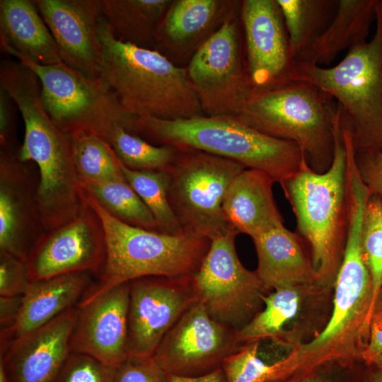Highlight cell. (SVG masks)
I'll return each instance as SVG.
<instances>
[{
	"label": "cell",
	"mask_w": 382,
	"mask_h": 382,
	"mask_svg": "<svg viewBox=\"0 0 382 382\" xmlns=\"http://www.w3.org/2000/svg\"><path fill=\"white\" fill-rule=\"evenodd\" d=\"M342 108L333 113L334 156L330 168L317 173L303 160L298 170L279 185L296 217V233L308 245L316 284H334L348 227L347 159L341 127Z\"/></svg>",
	"instance_id": "cell-1"
},
{
	"label": "cell",
	"mask_w": 382,
	"mask_h": 382,
	"mask_svg": "<svg viewBox=\"0 0 382 382\" xmlns=\"http://www.w3.org/2000/svg\"><path fill=\"white\" fill-rule=\"evenodd\" d=\"M99 35L103 47L99 78L126 113L163 120L204 115L186 67L155 49L117 38L103 17Z\"/></svg>",
	"instance_id": "cell-2"
},
{
	"label": "cell",
	"mask_w": 382,
	"mask_h": 382,
	"mask_svg": "<svg viewBox=\"0 0 382 382\" xmlns=\"http://www.w3.org/2000/svg\"><path fill=\"white\" fill-rule=\"evenodd\" d=\"M132 132L154 145L195 149L234 161L267 173L279 184L294 174L306 158L296 143L267 136L237 116L137 117Z\"/></svg>",
	"instance_id": "cell-3"
},
{
	"label": "cell",
	"mask_w": 382,
	"mask_h": 382,
	"mask_svg": "<svg viewBox=\"0 0 382 382\" xmlns=\"http://www.w3.org/2000/svg\"><path fill=\"white\" fill-rule=\"evenodd\" d=\"M85 200L101 221L106 257L98 282L90 286L78 305L137 279L192 275L208 252L211 241L206 238L134 226L112 216L86 192Z\"/></svg>",
	"instance_id": "cell-4"
},
{
	"label": "cell",
	"mask_w": 382,
	"mask_h": 382,
	"mask_svg": "<svg viewBox=\"0 0 382 382\" xmlns=\"http://www.w3.org/2000/svg\"><path fill=\"white\" fill-rule=\"evenodd\" d=\"M365 206L348 208V227L342 260L334 282L331 317L312 340L294 347L298 359L294 376L310 374L332 363L352 364L367 339L371 319L372 286L361 248Z\"/></svg>",
	"instance_id": "cell-5"
},
{
	"label": "cell",
	"mask_w": 382,
	"mask_h": 382,
	"mask_svg": "<svg viewBox=\"0 0 382 382\" xmlns=\"http://www.w3.org/2000/svg\"><path fill=\"white\" fill-rule=\"evenodd\" d=\"M376 29L369 41L349 48L332 67L295 62L291 80L312 83L337 100L353 132L356 152H382V0L376 6Z\"/></svg>",
	"instance_id": "cell-6"
},
{
	"label": "cell",
	"mask_w": 382,
	"mask_h": 382,
	"mask_svg": "<svg viewBox=\"0 0 382 382\" xmlns=\"http://www.w3.org/2000/svg\"><path fill=\"white\" fill-rule=\"evenodd\" d=\"M331 99L312 83L292 80L253 91L237 117L267 136L296 143L309 166L322 173L330 168L334 156Z\"/></svg>",
	"instance_id": "cell-7"
},
{
	"label": "cell",
	"mask_w": 382,
	"mask_h": 382,
	"mask_svg": "<svg viewBox=\"0 0 382 382\" xmlns=\"http://www.w3.org/2000/svg\"><path fill=\"white\" fill-rule=\"evenodd\" d=\"M1 48L33 70L41 85L43 106L55 125L69 137L79 133L105 139L116 124L132 132L135 120L125 112L99 77L88 76L64 62L42 65L33 62L5 42Z\"/></svg>",
	"instance_id": "cell-8"
},
{
	"label": "cell",
	"mask_w": 382,
	"mask_h": 382,
	"mask_svg": "<svg viewBox=\"0 0 382 382\" xmlns=\"http://www.w3.org/2000/svg\"><path fill=\"white\" fill-rule=\"evenodd\" d=\"M245 168L202 151L177 149L166 170L168 198L185 232L212 241L233 231L224 218L223 203L232 181Z\"/></svg>",
	"instance_id": "cell-9"
},
{
	"label": "cell",
	"mask_w": 382,
	"mask_h": 382,
	"mask_svg": "<svg viewBox=\"0 0 382 382\" xmlns=\"http://www.w3.org/2000/svg\"><path fill=\"white\" fill-rule=\"evenodd\" d=\"M240 9L241 5L200 46L186 66L204 115L238 116L253 93Z\"/></svg>",
	"instance_id": "cell-10"
},
{
	"label": "cell",
	"mask_w": 382,
	"mask_h": 382,
	"mask_svg": "<svg viewBox=\"0 0 382 382\" xmlns=\"http://www.w3.org/2000/svg\"><path fill=\"white\" fill-rule=\"evenodd\" d=\"M231 231L211 241L199 270L192 276L198 301L216 321L241 330L260 311L267 289L255 271L241 262Z\"/></svg>",
	"instance_id": "cell-11"
},
{
	"label": "cell",
	"mask_w": 382,
	"mask_h": 382,
	"mask_svg": "<svg viewBox=\"0 0 382 382\" xmlns=\"http://www.w3.org/2000/svg\"><path fill=\"white\" fill-rule=\"evenodd\" d=\"M236 333L237 330L212 318L197 301L168 331L153 358L166 374L205 375L220 368L241 347Z\"/></svg>",
	"instance_id": "cell-12"
},
{
	"label": "cell",
	"mask_w": 382,
	"mask_h": 382,
	"mask_svg": "<svg viewBox=\"0 0 382 382\" xmlns=\"http://www.w3.org/2000/svg\"><path fill=\"white\" fill-rule=\"evenodd\" d=\"M106 257L101 221L86 206L73 219L44 233L25 261L29 282L79 272L99 274Z\"/></svg>",
	"instance_id": "cell-13"
},
{
	"label": "cell",
	"mask_w": 382,
	"mask_h": 382,
	"mask_svg": "<svg viewBox=\"0 0 382 382\" xmlns=\"http://www.w3.org/2000/svg\"><path fill=\"white\" fill-rule=\"evenodd\" d=\"M192 276L146 277L129 282L128 355L153 357L168 331L197 301Z\"/></svg>",
	"instance_id": "cell-14"
},
{
	"label": "cell",
	"mask_w": 382,
	"mask_h": 382,
	"mask_svg": "<svg viewBox=\"0 0 382 382\" xmlns=\"http://www.w3.org/2000/svg\"><path fill=\"white\" fill-rule=\"evenodd\" d=\"M240 17L253 91L269 89L292 81L295 60L277 0L241 1Z\"/></svg>",
	"instance_id": "cell-15"
},
{
	"label": "cell",
	"mask_w": 382,
	"mask_h": 382,
	"mask_svg": "<svg viewBox=\"0 0 382 382\" xmlns=\"http://www.w3.org/2000/svg\"><path fill=\"white\" fill-rule=\"evenodd\" d=\"M33 1L56 42L62 62L88 76L99 77L102 0Z\"/></svg>",
	"instance_id": "cell-16"
},
{
	"label": "cell",
	"mask_w": 382,
	"mask_h": 382,
	"mask_svg": "<svg viewBox=\"0 0 382 382\" xmlns=\"http://www.w3.org/2000/svg\"><path fill=\"white\" fill-rule=\"evenodd\" d=\"M0 250L26 261L44 233L28 171L9 144L1 146Z\"/></svg>",
	"instance_id": "cell-17"
},
{
	"label": "cell",
	"mask_w": 382,
	"mask_h": 382,
	"mask_svg": "<svg viewBox=\"0 0 382 382\" xmlns=\"http://www.w3.org/2000/svg\"><path fill=\"white\" fill-rule=\"evenodd\" d=\"M129 303L127 282L77 305L71 352L87 354L113 367L119 366L128 356Z\"/></svg>",
	"instance_id": "cell-18"
},
{
	"label": "cell",
	"mask_w": 382,
	"mask_h": 382,
	"mask_svg": "<svg viewBox=\"0 0 382 382\" xmlns=\"http://www.w3.org/2000/svg\"><path fill=\"white\" fill-rule=\"evenodd\" d=\"M77 316V306H72L1 348L0 360L12 382L53 381L71 353Z\"/></svg>",
	"instance_id": "cell-19"
},
{
	"label": "cell",
	"mask_w": 382,
	"mask_h": 382,
	"mask_svg": "<svg viewBox=\"0 0 382 382\" xmlns=\"http://www.w3.org/2000/svg\"><path fill=\"white\" fill-rule=\"evenodd\" d=\"M241 1L173 0L154 38V48L174 64L190 59Z\"/></svg>",
	"instance_id": "cell-20"
},
{
	"label": "cell",
	"mask_w": 382,
	"mask_h": 382,
	"mask_svg": "<svg viewBox=\"0 0 382 382\" xmlns=\"http://www.w3.org/2000/svg\"><path fill=\"white\" fill-rule=\"evenodd\" d=\"M274 181L267 173L243 169L232 181L226 194L223 212L233 231L251 238L284 225V219L275 202Z\"/></svg>",
	"instance_id": "cell-21"
},
{
	"label": "cell",
	"mask_w": 382,
	"mask_h": 382,
	"mask_svg": "<svg viewBox=\"0 0 382 382\" xmlns=\"http://www.w3.org/2000/svg\"><path fill=\"white\" fill-rule=\"evenodd\" d=\"M257 267L267 291L289 286L316 284V275L305 242L296 233L281 225L252 238Z\"/></svg>",
	"instance_id": "cell-22"
},
{
	"label": "cell",
	"mask_w": 382,
	"mask_h": 382,
	"mask_svg": "<svg viewBox=\"0 0 382 382\" xmlns=\"http://www.w3.org/2000/svg\"><path fill=\"white\" fill-rule=\"evenodd\" d=\"M91 282L88 272H79L30 282L15 323L1 330V348L74 306L90 288Z\"/></svg>",
	"instance_id": "cell-23"
},
{
	"label": "cell",
	"mask_w": 382,
	"mask_h": 382,
	"mask_svg": "<svg viewBox=\"0 0 382 382\" xmlns=\"http://www.w3.org/2000/svg\"><path fill=\"white\" fill-rule=\"evenodd\" d=\"M0 41L35 63L63 62L56 42L33 1H0Z\"/></svg>",
	"instance_id": "cell-24"
},
{
	"label": "cell",
	"mask_w": 382,
	"mask_h": 382,
	"mask_svg": "<svg viewBox=\"0 0 382 382\" xmlns=\"http://www.w3.org/2000/svg\"><path fill=\"white\" fill-rule=\"evenodd\" d=\"M377 0H338L335 15L325 32L296 62L330 64L342 51L366 41L376 20Z\"/></svg>",
	"instance_id": "cell-25"
},
{
	"label": "cell",
	"mask_w": 382,
	"mask_h": 382,
	"mask_svg": "<svg viewBox=\"0 0 382 382\" xmlns=\"http://www.w3.org/2000/svg\"><path fill=\"white\" fill-rule=\"evenodd\" d=\"M172 1L102 0L103 16L117 38L154 48L156 33Z\"/></svg>",
	"instance_id": "cell-26"
},
{
	"label": "cell",
	"mask_w": 382,
	"mask_h": 382,
	"mask_svg": "<svg viewBox=\"0 0 382 382\" xmlns=\"http://www.w3.org/2000/svg\"><path fill=\"white\" fill-rule=\"evenodd\" d=\"M282 11L295 62L325 32L338 0H277Z\"/></svg>",
	"instance_id": "cell-27"
},
{
	"label": "cell",
	"mask_w": 382,
	"mask_h": 382,
	"mask_svg": "<svg viewBox=\"0 0 382 382\" xmlns=\"http://www.w3.org/2000/svg\"><path fill=\"white\" fill-rule=\"evenodd\" d=\"M304 286H308L279 287L263 296L264 309L237 330L238 342L243 345L270 338L281 343L284 325L296 317L300 309Z\"/></svg>",
	"instance_id": "cell-28"
},
{
	"label": "cell",
	"mask_w": 382,
	"mask_h": 382,
	"mask_svg": "<svg viewBox=\"0 0 382 382\" xmlns=\"http://www.w3.org/2000/svg\"><path fill=\"white\" fill-rule=\"evenodd\" d=\"M79 180L84 192L115 217L134 226L158 231L152 213L127 181Z\"/></svg>",
	"instance_id": "cell-29"
},
{
	"label": "cell",
	"mask_w": 382,
	"mask_h": 382,
	"mask_svg": "<svg viewBox=\"0 0 382 382\" xmlns=\"http://www.w3.org/2000/svg\"><path fill=\"white\" fill-rule=\"evenodd\" d=\"M105 140L119 161L134 170L166 171L177 153L176 148L154 145L120 124L112 127Z\"/></svg>",
	"instance_id": "cell-30"
},
{
	"label": "cell",
	"mask_w": 382,
	"mask_h": 382,
	"mask_svg": "<svg viewBox=\"0 0 382 382\" xmlns=\"http://www.w3.org/2000/svg\"><path fill=\"white\" fill-rule=\"evenodd\" d=\"M260 341L243 344L222 361L226 382H273L291 377L296 359L290 352L281 359L267 363L258 356Z\"/></svg>",
	"instance_id": "cell-31"
},
{
	"label": "cell",
	"mask_w": 382,
	"mask_h": 382,
	"mask_svg": "<svg viewBox=\"0 0 382 382\" xmlns=\"http://www.w3.org/2000/svg\"><path fill=\"white\" fill-rule=\"evenodd\" d=\"M74 164L79 178L99 181H126L120 162L109 143L93 134L69 137Z\"/></svg>",
	"instance_id": "cell-32"
},
{
	"label": "cell",
	"mask_w": 382,
	"mask_h": 382,
	"mask_svg": "<svg viewBox=\"0 0 382 382\" xmlns=\"http://www.w3.org/2000/svg\"><path fill=\"white\" fill-rule=\"evenodd\" d=\"M120 168L127 183L152 213L158 231L172 235L186 233L170 205L166 171L134 170L121 162Z\"/></svg>",
	"instance_id": "cell-33"
},
{
	"label": "cell",
	"mask_w": 382,
	"mask_h": 382,
	"mask_svg": "<svg viewBox=\"0 0 382 382\" xmlns=\"http://www.w3.org/2000/svg\"><path fill=\"white\" fill-rule=\"evenodd\" d=\"M361 248L371 281L372 317L382 290V204L379 198L372 194L367 202L363 217Z\"/></svg>",
	"instance_id": "cell-34"
},
{
	"label": "cell",
	"mask_w": 382,
	"mask_h": 382,
	"mask_svg": "<svg viewBox=\"0 0 382 382\" xmlns=\"http://www.w3.org/2000/svg\"><path fill=\"white\" fill-rule=\"evenodd\" d=\"M115 368L87 354L71 352L52 382H112Z\"/></svg>",
	"instance_id": "cell-35"
},
{
	"label": "cell",
	"mask_w": 382,
	"mask_h": 382,
	"mask_svg": "<svg viewBox=\"0 0 382 382\" xmlns=\"http://www.w3.org/2000/svg\"><path fill=\"white\" fill-rule=\"evenodd\" d=\"M112 382H168V380L153 357L128 355L115 368Z\"/></svg>",
	"instance_id": "cell-36"
},
{
	"label": "cell",
	"mask_w": 382,
	"mask_h": 382,
	"mask_svg": "<svg viewBox=\"0 0 382 382\" xmlns=\"http://www.w3.org/2000/svg\"><path fill=\"white\" fill-rule=\"evenodd\" d=\"M29 283L26 262L0 250V296H22Z\"/></svg>",
	"instance_id": "cell-37"
},
{
	"label": "cell",
	"mask_w": 382,
	"mask_h": 382,
	"mask_svg": "<svg viewBox=\"0 0 382 382\" xmlns=\"http://www.w3.org/2000/svg\"><path fill=\"white\" fill-rule=\"evenodd\" d=\"M355 159L362 181L382 204V152H356Z\"/></svg>",
	"instance_id": "cell-38"
},
{
	"label": "cell",
	"mask_w": 382,
	"mask_h": 382,
	"mask_svg": "<svg viewBox=\"0 0 382 382\" xmlns=\"http://www.w3.org/2000/svg\"><path fill=\"white\" fill-rule=\"evenodd\" d=\"M360 357L366 366L382 367V308L373 313Z\"/></svg>",
	"instance_id": "cell-39"
},
{
	"label": "cell",
	"mask_w": 382,
	"mask_h": 382,
	"mask_svg": "<svg viewBox=\"0 0 382 382\" xmlns=\"http://www.w3.org/2000/svg\"><path fill=\"white\" fill-rule=\"evenodd\" d=\"M13 99L8 92L0 86V144H8L13 120Z\"/></svg>",
	"instance_id": "cell-40"
},
{
	"label": "cell",
	"mask_w": 382,
	"mask_h": 382,
	"mask_svg": "<svg viewBox=\"0 0 382 382\" xmlns=\"http://www.w3.org/2000/svg\"><path fill=\"white\" fill-rule=\"evenodd\" d=\"M22 296H0L1 330H6L15 323L19 313Z\"/></svg>",
	"instance_id": "cell-41"
},
{
	"label": "cell",
	"mask_w": 382,
	"mask_h": 382,
	"mask_svg": "<svg viewBox=\"0 0 382 382\" xmlns=\"http://www.w3.org/2000/svg\"><path fill=\"white\" fill-rule=\"evenodd\" d=\"M330 364L323 366L312 373L294 376L273 382H340L330 371Z\"/></svg>",
	"instance_id": "cell-42"
},
{
	"label": "cell",
	"mask_w": 382,
	"mask_h": 382,
	"mask_svg": "<svg viewBox=\"0 0 382 382\" xmlns=\"http://www.w3.org/2000/svg\"><path fill=\"white\" fill-rule=\"evenodd\" d=\"M166 375L168 382H226L221 367L209 374L198 376H181L170 374Z\"/></svg>",
	"instance_id": "cell-43"
},
{
	"label": "cell",
	"mask_w": 382,
	"mask_h": 382,
	"mask_svg": "<svg viewBox=\"0 0 382 382\" xmlns=\"http://www.w3.org/2000/svg\"><path fill=\"white\" fill-rule=\"evenodd\" d=\"M373 367L374 369L365 376L364 382H382V367Z\"/></svg>",
	"instance_id": "cell-44"
},
{
	"label": "cell",
	"mask_w": 382,
	"mask_h": 382,
	"mask_svg": "<svg viewBox=\"0 0 382 382\" xmlns=\"http://www.w3.org/2000/svg\"><path fill=\"white\" fill-rule=\"evenodd\" d=\"M0 382H12L10 379L3 362L0 360Z\"/></svg>",
	"instance_id": "cell-45"
}]
</instances>
